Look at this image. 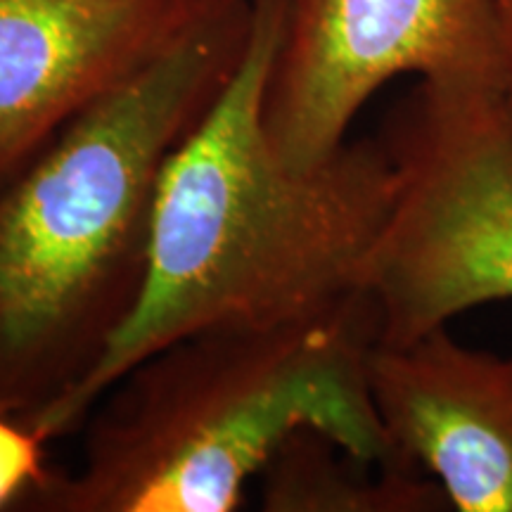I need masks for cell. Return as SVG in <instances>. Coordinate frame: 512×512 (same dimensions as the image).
I'll return each instance as SVG.
<instances>
[{"label": "cell", "mask_w": 512, "mask_h": 512, "mask_svg": "<svg viewBox=\"0 0 512 512\" xmlns=\"http://www.w3.org/2000/svg\"><path fill=\"white\" fill-rule=\"evenodd\" d=\"M401 74L510 86L501 0H285L264 124L292 164L347 143L370 95Z\"/></svg>", "instance_id": "cell-5"}, {"label": "cell", "mask_w": 512, "mask_h": 512, "mask_svg": "<svg viewBox=\"0 0 512 512\" xmlns=\"http://www.w3.org/2000/svg\"><path fill=\"white\" fill-rule=\"evenodd\" d=\"M375 342L368 292L309 323L176 339L95 401L74 467H53L19 510L233 512L304 430L361 463L401 467L370 392Z\"/></svg>", "instance_id": "cell-3"}, {"label": "cell", "mask_w": 512, "mask_h": 512, "mask_svg": "<svg viewBox=\"0 0 512 512\" xmlns=\"http://www.w3.org/2000/svg\"><path fill=\"white\" fill-rule=\"evenodd\" d=\"M285 0H254L247 50L219 98L166 164L140 302L72 394L27 425L57 441L128 368L176 339L330 316L363 290L394 202L387 143H344L292 164L264 124Z\"/></svg>", "instance_id": "cell-1"}, {"label": "cell", "mask_w": 512, "mask_h": 512, "mask_svg": "<svg viewBox=\"0 0 512 512\" xmlns=\"http://www.w3.org/2000/svg\"><path fill=\"white\" fill-rule=\"evenodd\" d=\"M48 444L17 415L0 411V512L19 510L53 472Z\"/></svg>", "instance_id": "cell-9"}, {"label": "cell", "mask_w": 512, "mask_h": 512, "mask_svg": "<svg viewBox=\"0 0 512 512\" xmlns=\"http://www.w3.org/2000/svg\"><path fill=\"white\" fill-rule=\"evenodd\" d=\"M223 0H0V176L176 46Z\"/></svg>", "instance_id": "cell-6"}, {"label": "cell", "mask_w": 512, "mask_h": 512, "mask_svg": "<svg viewBox=\"0 0 512 512\" xmlns=\"http://www.w3.org/2000/svg\"><path fill=\"white\" fill-rule=\"evenodd\" d=\"M252 15L223 0L0 183V411L53 408L136 311L164 169L238 69Z\"/></svg>", "instance_id": "cell-2"}, {"label": "cell", "mask_w": 512, "mask_h": 512, "mask_svg": "<svg viewBox=\"0 0 512 512\" xmlns=\"http://www.w3.org/2000/svg\"><path fill=\"white\" fill-rule=\"evenodd\" d=\"M503 5V3H501ZM503 12H505V27H508V41H510V62H512V10L505 8L503 5ZM510 95H512V79H510Z\"/></svg>", "instance_id": "cell-10"}, {"label": "cell", "mask_w": 512, "mask_h": 512, "mask_svg": "<svg viewBox=\"0 0 512 512\" xmlns=\"http://www.w3.org/2000/svg\"><path fill=\"white\" fill-rule=\"evenodd\" d=\"M501 3L505 5V8H510V10H512V0H501Z\"/></svg>", "instance_id": "cell-11"}, {"label": "cell", "mask_w": 512, "mask_h": 512, "mask_svg": "<svg viewBox=\"0 0 512 512\" xmlns=\"http://www.w3.org/2000/svg\"><path fill=\"white\" fill-rule=\"evenodd\" d=\"M394 202L363 290L389 347L512 299V95L501 83L420 81L384 140Z\"/></svg>", "instance_id": "cell-4"}, {"label": "cell", "mask_w": 512, "mask_h": 512, "mask_svg": "<svg viewBox=\"0 0 512 512\" xmlns=\"http://www.w3.org/2000/svg\"><path fill=\"white\" fill-rule=\"evenodd\" d=\"M342 446L304 430L290 437L261 472V503L271 512H422L448 503L437 482H422L415 470L368 463L339 465Z\"/></svg>", "instance_id": "cell-8"}, {"label": "cell", "mask_w": 512, "mask_h": 512, "mask_svg": "<svg viewBox=\"0 0 512 512\" xmlns=\"http://www.w3.org/2000/svg\"><path fill=\"white\" fill-rule=\"evenodd\" d=\"M368 380L396 465L434 475L458 512H512V356L437 328L375 342Z\"/></svg>", "instance_id": "cell-7"}, {"label": "cell", "mask_w": 512, "mask_h": 512, "mask_svg": "<svg viewBox=\"0 0 512 512\" xmlns=\"http://www.w3.org/2000/svg\"><path fill=\"white\" fill-rule=\"evenodd\" d=\"M3 181H5V178H3V176H0V183H3Z\"/></svg>", "instance_id": "cell-12"}]
</instances>
